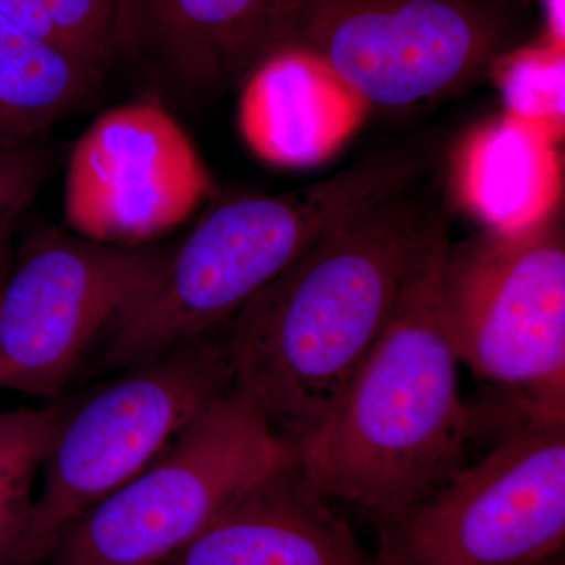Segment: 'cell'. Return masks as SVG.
I'll list each match as a JSON object with an SVG mask.
<instances>
[{
	"label": "cell",
	"instance_id": "1",
	"mask_svg": "<svg viewBox=\"0 0 565 565\" xmlns=\"http://www.w3.org/2000/svg\"><path fill=\"white\" fill-rule=\"evenodd\" d=\"M448 223L435 214L384 333L296 445L308 484L377 525L422 504L467 465L482 412L460 393L444 297Z\"/></svg>",
	"mask_w": 565,
	"mask_h": 565
},
{
	"label": "cell",
	"instance_id": "2",
	"mask_svg": "<svg viewBox=\"0 0 565 565\" xmlns=\"http://www.w3.org/2000/svg\"><path fill=\"white\" fill-rule=\"evenodd\" d=\"M434 212L407 192L334 230L222 329L234 388L296 445L392 321Z\"/></svg>",
	"mask_w": 565,
	"mask_h": 565
},
{
	"label": "cell",
	"instance_id": "3",
	"mask_svg": "<svg viewBox=\"0 0 565 565\" xmlns=\"http://www.w3.org/2000/svg\"><path fill=\"white\" fill-rule=\"evenodd\" d=\"M427 163L419 148L382 152L294 191L221 204L174 250L150 299L84 374L117 373L221 332L323 237L367 207L407 192Z\"/></svg>",
	"mask_w": 565,
	"mask_h": 565
},
{
	"label": "cell",
	"instance_id": "4",
	"mask_svg": "<svg viewBox=\"0 0 565 565\" xmlns=\"http://www.w3.org/2000/svg\"><path fill=\"white\" fill-rule=\"evenodd\" d=\"M234 386L222 330L117 371L70 403L20 541L0 565H46L70 527L154 463Z\"/></svg>",
	"mask_w": 565,
	"mask_h": 565
},
{
	"label": "cell",
	"instance_id": "5",
	"mask_svg": "<svg viewBox=\"0 0 565 565\" xmlns=\"http://www.w3.org/2000/svg\"><path fill=\"white\" fill-rule=\"evenodd\" d=\"M296 460V446L233 386L154 463L77 520L46 565L167 564Z\"/></svg>",
	"mask_w": 565,
	"mask_h": 565
},
{
	"label": "cell",
	"instance_id": "6",
	"mask_svg": "<svg viewBox=\"0 0 565 565\" xmlns=\"http://www.w3.org/2000/svg\"><path fill=\"white\" fill-rule=\"evenodd\" d=\"M173 247L33 234L0 286V388L55 399L150 299Z\"/></svg>",
	"mask_w": 565,
	"mask_h": 565
},
{
	"label": "cell",
	"instance_id": "7",
	"mask_svg": "<svg viewBox=\"0 0 565 565\" xmlns=\"http://www.w3.org/2000/svg\"><path fill=\"white\" fill-rule=\"evenodd\" d=\"M561 211L514 234L449 244L444 297L460 363L526 416L565 418V239Z\"/></svg>",
	"mask_w": 565,
	"mask_h": 565
},
{
	"label": "cell",
	"instance_id": "8",
	"mask_svg": "<svg viewBox=\"0 0 565 565\" xmlns=\"http://www.w3.org/2000/svg\"><path fill=\"white\" fill-rule=\"evenodd\" d=\"M377 526L379 565H539L564 553L565 418L526 416L479 462Z\"/></svg>",
	"mask_w": 565,
	"mask_h": 565
},
{
	"label": "cell",
	"instance_id": "9",
	"mask_svg": "<svg viewBox=\"0 0 565 565\" xmlns=\"http://www.w3.org/2000/svg\"><path fill=\"white\" fill-rule=\"evenodd\" d=\"M503 0H302L291 43L315 52L370 110L456 95L511 51Z\"/></svg>",
	"mask_w": 565,
	"mask_h": 565
},
{
	"label": "cell",
	"instance_id": "10",
	"mask_svg": "<svg viewBox=\"0 0 565 565\" xmlns=\"http://www.w3.org/2000/svg\"><path fill=\"white\" fill-rule=\"evenodd\" d=\"M214 192L181 122L159 104L129 103L103 114L74 143L63 217L71 233L93 243L150 244Z\"/></svg>",
	"mask_w": 565,
	"mask_h": 565
},
{
	"label": "cell",
	"instance_id": "11",
	"mask_svg": "<svg viewBox=\"0 0 565 565\" xmlns=\"http://www.w3.org/2000/svg\"><path fill=\"white\" fill-rule=\"evenodd\" d=\"M241 87V136L256 158L282 169L329 161L362 128L370 107L315 52L286 44Z\"/></svg>",
	"mask_w": 565,
	"mask_h": 565
},
{
	"label": "cell",
	"instance_id": "12",
	"mask_svg": "<svg viewBox=\"0 0 565 565\" xmlns=\"http://www.w3.org/2000/svg\"><path fill=\"white\" fill-rule=\"evenodd\" d=\"M163 565H379L294 462Z\"/></svg>",
	"mask_w": 565,
	"mask_h": 565
},
{
	"label": "cell",
	"instance_id": "13",
	"mask_svg": "<svg viewBox=\"0 0 565 565\" xmlns=\"http://www.w3.org/2000/svg\"><path fill=\"white\" fill-rule=\"evenodd\" d=\"M559 140L539 122L505 111L476 125L457 145L451 189L457 204L486 232L534 228L559 211Z\"/></svg>",
	"mask_w": 565,
	"mask_h": 565
},
{
	"label": "cell",
	"instance_id": "14",
	"mask_svg": "<svg viewBox=\"0 0 565 565\" xmlns=\"http://www.w3.org/2000/svg\"><path fill=\"white\" fill-rule=\"evenodd\" d=\"M302 0H147L167 62L202 90L239 87L274 51L291 43Z\"/></svg>",
	"mask_w": 565,
	"mask_h": 565
},
{
	"label": "cell",
	"instance_id": "15",
	"mask_svg": "<svg viewBox=\"0 0 565 565\" xmlns=\"http://www.w3.org/2000/svg\"><path fill=\"white\" fill-rule=\"evenodd\" d=\"M103 81L0 14V147L31 143L90 102Z\"/></svg>",
	"mask_w": 565,
	"mask_h": 565
},
{
	"label": "cell",
	"instance_id": "16",
	"mask_svg": "<svg viewBox=\"0 0 565 565\" xmlns=\"http://www.w3.org/2000/svg\"><path fill=\"white\" fill-rule=\"evenodd\" d=\"M0 14L104 76L139 50L136 0H0Z\"/></svg>",
	"mask_w": 565,
	"mask_h": 565
},
{
	"label": "cell",
	"instance_id": "17",
	"mask_svg": "<svg viewBox=\"0 0 565 565\" xmlns=\"http://www.w3.org/2000/svg\"><path fill=\"white\" fill-rule=\"evenodd\" d=\"M70 403L0 414V564L31 519L41 463Z\"/></svg>",
	"mask_w": 565,
	"mask_h": 565
},
{
	"label": "cell",
	"instance_id": "18",
	"mask_svg": "<svg viewBox=\"0 0 565 565\" xmlns=\"http://www.w3.org/2000/svg\"><path fill=\"white\" fill-rule=\"evenodd\" d=\"M503 93L505 111L539 122L557 140L565 131L564 50L544 46L508 51L490 66Z\"/></svg>",
	"mask_w": 565,
	"mask_h": 565
},
{
	"label": "cell",
	"instance_id": "19",
	"mask_svg": "<svg viewBox=\"0 0 565 565\" xmlns=\"http://www.w3.org/2000/svg\"><path fill=\"white\" fill-rule=\"evenodd\" d=\"M46 156L35 143L0 147V264L11 258L18 223L46 178Z\"/></svg>",
	"mask_w": 565,
	"mask_h": 565
},
{
	"label": "cell",
	"instance_id": "20",
	"mask_svg": "<svg viewBox=\"0 0 565 565\" xmlns=\"http://www.w3.org/2000/svg\"><path fill=\"white\" fill-rule=\"evenodd\" d=\"M548 11V41L546 43L564 50V0H545Z\"/></svg>",
	"mask_w": 565,
	"mask_h": 565
},
{
	"label": "cell",
	"instance_id": "21",
	"mask_svg": "<svg viewBox=\"0 0 565 565\" xmlns=\"http://www.w3.org/2000/svg\"><path fill=\"white\" fill-rule=\"evenodd\" d=\"M539 565H564V553H559V555L550 557V559H546L544 563Z\"/></svg>",
	"mask_w": 565,
	"mask_h": 565
},
{
	"label": "cell",
	"instance_id": "22",
	"mask_svg": "<svg viewBox=\"0 0 565 565\" xmlns=\"http://www.w3.org/2000/svg\"><path fill=\"white\" fill-rule=\"evenodd\" d=\"M10 262L11 258L0 264V286H2L3 278H6L7 270H9Z\"/></svg>",
	"mask_w": 565,
	"mask_h": 565
}]
</instances>
